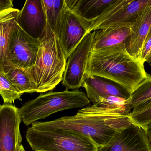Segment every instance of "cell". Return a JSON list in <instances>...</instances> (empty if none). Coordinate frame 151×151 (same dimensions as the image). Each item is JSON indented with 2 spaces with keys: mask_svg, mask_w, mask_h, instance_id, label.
<instances>
[{
  "mask_svg": "<svg viewBox=\"0 0 151 151\" xmlns=\"http://www.w3.org/2000/svg\"><path fill=\"white\" fill-rule=\"evenodd\" d=\"M86 74L110 79L130 94L147 77L144 64L131 56L126 46L91 51Z\"/></svg>",
  "mask_w": 151,
  "mask_h": 151,
  "instance_id": "obj_1",
  "label": "cell"
},
{
  "mask_svg": "<svg viewBox=\"0 0 151 151\" xmlns=\"http://www.w3.org/2000/svg\"><path fill=\"white\" fill-rule=\"evenodd\" d=\"M132 124L129 115L119 113H80L52 121L32 124L38 129L63 128L90 137L99 147L107 144L121 129Z\"/></svg>",
  "mask_w": 151,
  "mask_h": 151,
  "instance_id": "obj_2",
  "label": "cell"
},
{
  "mask_svg": "<svg viewBox=\"0 0 151 151\" xmlns=\"http://www.w3.org/2000/svg\"><path fill=\"white\" fill-rule=\"evenodd\" d=\"M35 64L25 70L37 93L53 90L63 80L67 59L59 39L47 23Z\"/></svg>",
  "mask_w": 151,
  "mask_h": 151,
  "instance_id": "obj_3",
  "label": "cell"
},
{
  "mask_svg": "<svg viewBox=\"0 0 151 151\" xmlns=\"http://www.w3.org/2000/svg\"><path fill=\"white\" fill-rule=\"evenodd\" d=\"M90 103L87 95L82 90H66L40 94L35 99L26 102L19 109L23 122L28 126L55 113L82 108L88 105Z\"/></svg>",
  "mask_w": 151,
  "mask_h": 151,
  "instance_id": "obj_4",
  "label": "cell"
},
{
  "mask_svg": "<svg viewBox=\"0 0 151 151\" xmlns=\"http://www.w3.org/2000/svg\"><path fill=\"white\" fill-rule=\"evenodd\" d=\"M27 141L35 151H97L90 137L63 128L38 129L32 126L26 132Z\"/></svg>",
  "mask_w": 151,
  "mask_h": 151,
  "instance_id": "obj_5",
  "label": "cell"
},
{
  "mask_svg": "<svg viewBox=\"0 0 151 151\" xmlns=\"http://www.w3.org/2000/svg\"><path fill=\"white\" fill-rule=\"evenodd\" d=\"M151 0H115L91 25L90 32L112 27H130Z\"/></svg>",
  "mask_w": 151,
  "mask_h": 151,
  "instance_id": "obj_6",
  "label": "cell"
},
{
  "mask_svg": "<svg viewBox=\"0 0 151 151\" xmlns=\"http://www.w3.org/2000/svg\"><path fill=\"white\" fill-rule=\"evenodd\" d=\"M40 45V40L30 36L17 23L11 34L4 64L28 70L35 64Z\"/></svg>",
  "mask_w": 151,
  "mask_h": 151,
  "instance_id": "obj_7",
  "label": "cell"
},
{
  "mask_svg": "<svg viewBox=\"0 0 151 151\" xmlns=\"http://www.w3.org/2000/svg\"><path fill=\"white\" fill-rule=\"evenodd\" d=\"M95 33H88L67 59L62 80L67 90H77L82 87Z\"/></svg>",
  "mask_w": 151,
  "mask_h": 151,
  "instance_id": "obj_8",
  "label": "cell"
},
{
  "mask_svg": "<svg viewBox=\"0 0 151 151\" xmlns=\"http://www.w3.org/2000/svg\"><path fill=\"white\" fill-rule=\"evenodd\" d=\"M91 25L92 23L74 14L65 3L58 38L66 59L85 35L91 33Z\"/></svg>",
  "mask_w": 151,
  "mask_h": 151,
  "instance_id": "obj_9",
  "label": "cell"
},
{
  "mask_svg": "<svg viewBox=\"0 0 151 151\" xmlns=\"http://www.w3.org/2000/svg\"><path fill=\"white\" fill-rule=\"evenodd\" d=\"M19 109L12 104L0 108V151H19L22 138L20 131Z\"/></svg>",
  "mask_w": 151,
  "mask_h": 151,
  "instance_id": "obj_10",
  "label": "cell"
},
{
  "mask_svg": "<svg viewBox=\"0 0 151 151\" xmlns=\"http://www.w3.org/2000/svg\"><path fill=\"white\" fill-rule=\"evenodd\" d=\"M97 151H151L145 130L134 124L118 131L108 143Z\"/></svg>",
  "mask_w": 151,
  "mask_h": 151,
  "instance_id": "obj_11",
  "label": "cell"
},
{
  "mask_svg": "<svg viewBox=\"0 0 151 151\" xmlns=\"http://www.w3.org/2000/svg\"><path fill=\"white\" fill-rule=\"evenodd\" d=\"M18 25L30 36L40 40L44 34L47 21L42 0H27L19 11Z\"/></svg>",
  "mask_w": 151,
  "mask_h": 151,
  "instance_id": "obj_12",
  "label": "cell"
},
{
  "mask_svg": "<svg viewBox=\"0 0 151 151\" xmlns=\"http://www.w3.org/2000/svg\"><path fill=\"white\" fill-rule=\"evenodd\" d=\"M82 87L86 90L90 101L93 103L110 96L128 99L131 95L125 87L114 81L102 76L86 73Z\"/></svg>",
  "mask_w": 151,
  "mask_h": 151,
  "instance_id": "obj_13",
  "label": "cell"
},
{
  "mask_svg": "<svg viewBox=\"0 0 151 151\" xmlns=\"http://www.w3.org/2000/svg\"><path fill=\"white\" fill-rule=\"evenodd\" d=\"M151 26V3L146 6L137 19L131 25L126 44L128 53L139 59L142 48L148 37Z\"/></svg>",
  "mask_w": 151,
  "mask_h": 151,
  "instance_id": "obj_14",
  "label": "cell"
},
{
  "mask_svg": "<svg viewBox=\"0 0 151 151\" xmlns=\"http://www.w3.org/2000/svg\"><path fill=\"white\" fill-rule=\"evenodd\" d=\"M130 27H112L95 31L91 51L111 47L126 46L130 33Z\"/></svg>",
  "mask_w": 151,
  "mask_h": 151,
  "instance_id": "obj_15",
  "label": "cell"
},
{
  "mask_svg": "<svg viewBox=\"0 0 151 151\" xmlns=\"http://www.w3.org/2000/svg\"><path fill=\"white\" fill-rule=\"evenodd\" d=\"M68 8L83 19L92 23L115 0H65Z\"/></svg>",
  "mask_w": 151,
  "mask_h": 151,
  "instance_id": "obj_16",
  "label": "cell"
},
{
  "mask_svg": "<svg viewBox=\"0 0 151 151\" xmlns=\"http://www.w3.org/2000/svg\"><path fill=\"white\" fill-rule=\"evenodd\" d=\"M19 10L12 8L0 12V72H3L12 32L17 23ZM4 73V72H3Z\"/></svg>",
  "mask_w": 151,
  "mask_h": 151,
  "instance_id": "obj_17",
  "label": "cell"
},
{
  "mask_svg": "<svg viewBox=\"0 0 151 151\" xmlns=\"http://www.w3.org/2000/svg\"><path fill=\"white\" fill-rule=\"evenodd\" d=\"M131 109L129 105L128 99L115 96L102 98L98 102L93 103L78 111L80 113H119L129 115Z\"/></svg>",
  "mask_w": 151,
  "mask_h": 151,
  "instance_id": "obj_18",
  "label": "cell"
},
{
  "mask_svg": "<svg viewBox=\"0 0 151 151\" xmlns=\"http://www.w3.org/2000/svg\"><path fill=\"white\" fill-rule=\"evenodd\" d=\"M3 69L4 73L22 95L37 92L36 88L32 83L25 70L8 64L3 66Z\"/></svg>",
  "mask_w": 151,
  "mask_h": 151,
  "instance_id": "obj_19",
  "label": "cell"
},
{
  "mask_svg": "<svg viewBox=\"0 0 151 151\" xmlns=\"http://www.w3.org/2000/svg\"><path fill=\"white\" fill-rule=\"evenodd\" d=\"M47 21L52 31L58 37L63 18L65 0H42Z\"/></svg>",
  "mask_w": 151,
  "mask_h": 151,
  "instance_id": "obj_20",
  "label": "cell"
},
{
  "mask_svg": "<svg viewBox=\"0 0 151 151\" xmlns=\"http://www.w3.org/2000/svg\"><path fill=\"white\" fill-rule=\"evenodd\" d=\"M151 101V75L147 74L145 79L133 91L128 99L131 109Z\"/></svg>",
  "mask_w": 151,
  "mask_h": 151,
  "instance_id": "obj_21",
  "label": "cell"
},
{
  "mask_svg": "<svg viewBox=\"0 0 151 151\" xmlns=\"http://www.w3.org/2000/svg\"><path fill=\"white\" fill-rule=\"evenodd\" d=\"M129 118L132 124L145 129L146 126L151 122V101L134 108Z\"/></svg>",
  "mask_w": 151,
  "mask_h": 151,
  "instance_id": "obj_22",
  "label": "cell"
},
{
  "mask_svg": "<svg viewBox=\"0 0 151 151\" xmlns=\"http://www.w3.org/2000/svg\"><path fill=\"white\" fill-rule=\"evenodd\" d=\"M0 95L4 104H12L20 99L22 94L19 93L3 72H0Z\"/></svg>",
  "mask_w": 151,
  "mask_h": 151,
  "instance_id": "obj_23",
  "label": "cell"
},
{
  "mask_svg": "<svg viewBox=\"0 0 151 151\" xmlns=\"http://www.w3.org/2000/svg\"><path fill=\"white\" fill-rule=\"evenodd\" d=\"M151 59V35L145 42L139 57V60L144 64Z\"/></svg>",
  "mask_w": 151,
  "mask_h": 151,
  "instance_id": "obj_24",
  "label": "cell"
},
{
  "mask_svg": "<svg viewBox=\"0 0 151 151\" xmlns=\"http://www.w3.org/2000/svg\"><path fill=\"white\" fill-rule=\"evenodd\" d=\"M13 6L12 0H0V12L12 9Z\"/></svg>",
  "mask_w": 151,
  "mask_h": 151,
  "instance_id": "obj_25",
  "label": "cell"
},
{
  "mask_svg": "<svg viewBox=\"0 0 151 151\" xmlns=\"http://www.w3.org/2000/svg\"><path fill=\"white\" fill-rule=\"evenodd\" d=\"M145 130L146 134H147L151 145V122L146 126Z\"/></svg>",
  "mask_w": 151,
  "mask_h": 151,
  "instance_id": "obj_26",
  "label": "cell"
},
{
  "mask_svg": "<svg viewBox=\"0 0 151 151\" xmlns=\"http://www.w3.org/2000/svg\"><path fill=\"white\" fill-rule=\"evenodd\" d=\"M19 151H26L24 149V147L23 145H21L20 147V149H19Z\"/></svg>",
  "mask_w": 151,
  "mask_h": 151,
  "instance_id": "obj_27",
  "label": "cell"
},
{
  "mask_svg": "<svg viewBox=\"0 0 151 151\" xmlns=\"http://www.w3.org/2000/svg\"><path fill=\"white\" fill-rule=\"evenodd\" d=\"M151 35V27H150V32H149V35H148V37H147V38H148V37H149V36H150Z\"/></svg>",
  "mask_w": 151,
  "mask_h": 151,
  "instance_id": "obj_28",
  "label": "cell"
},
{
  "mask_svg": "<svg viewBox=\"0 0 151 151\" xmlns=\"http://www.w3.org/2000/svg\"><path fill=\"white\" fill-rule=\"evenodd\" d=\"M148 63L150 66H151V59L149 61H148Z\"/></svg>",
  "mask_w": 151,
  "mask_h": 151,
  "instance_id": "obj_29",
  "label": "cell"
},
{
  "mask_svg": "<svg viewBox=\"0 0 151 151\" xmlns=\"http://www.w3.org/2000/svg\"><path fill=\"white\" fill-rule=\"evenodd\" d=\"M1 105H0V108H1Z\"/></svg>",
  "mask_w": 151,
  "mask_h": 151,
  "instance_id": "obj_30",
  "label": "cell"
}]
</instances>
